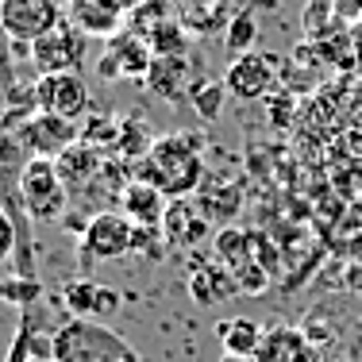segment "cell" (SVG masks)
Segmentation results:
<instances>
[{
    "instance_id": "10",
    "label": "cell",
    "mask_w": 362,
    "mask_h": 362,
    "mask_svg": "<svg viewBox=\"0 0 362 362\" xmlns=\"http://www.w3.org/2000/svg\"><path fill=\"white\" fill-rule=\"evenodd\" d=\"M23 139H28L31 154L58 158L66 146H74L81 139V124H74L66 116H54V112H35L31 119H23Z\"/></svg>"
},
{
    "instance_id": "8",
    "label": "cell",
    "mask_w": 362,
    "mask_h": 362,
    "mask_svg": "<svg viewBox=\"0 0 362 362\" xmlns=\"http://www.w3.org/2000/svg\"><path fill=\"white\" fill-rule=\"evenodd\" d=\"M35 100L39 112H54L77 124L89 112V85L81 74H42L35 81Z\"/></svg>"
},
{
    "instance_id": "15",
    "label": "cell",
    "mask_w": 362,
    "mask_h": 362,
    "mask_svg": "<svg viewBox=\"0 0 362 362\" xmlns=\"http://www.w3.org/2000/svg\"><path fill=\"white\" fill-rule=\"evenodd\" d=\"M189 54L181 58H154L151 74H146V89L162 100H181L189 97Z\"/></svg>"
},
{
    "instance_id": "3",
    "label": "cell",
    "mask_w": 362,
    "mask_h": 362,
    "mask_svg": "<svg viewBox=\"0 0 362 362\" xmlns=\"http://www.w3.org/2000/svg\"><path fill=\"white\" fill-rule=\"evenodd\" d=\"M20 197H23V212L31 223H54L62 220L66 204H70V189H66L62 174H58L54 158H31L20 181Z\"/></svg>"
},
{
    "instance_id": "23",
    "label": "cell",
    "mask_w": 362,
    "mask_h": 362,
    "mask_svg": "<svg viewBox=\"0 0 362 362\" xmlns=\"http://www.w3.org/2000/svg\"><path fill=\"white\" fill-rule=\"evenodd\" d=\"M119 116H89L81 124V143L89 146H100V151H116V139H119Z\"/></svg>"
},
{
    "instance_id": "19",
    "label": "cell",
    "mask_w": 362,
    "mask_h": 362,
    "mask_svg": "<svg viewBox=\"0 0 362 362\" xmlns=\"http://www.w3.org/2000/svg\"><path fill=\"white\" fill-rule=\"evenodd\" d=\"M146 42H151L154 58H181L189 54V28L181 20H166L146 35Z\"/></svg>"
},
{
    "instance_id": "5",
    "label": "cell",
    "mask_w": 362,
    "mask_h": 362,
    "mask_svg": "<svg viewBox=\"0 0 362 362\" xmlns=\"http://www.w3.org/2000/svg\"><path fill=\"white\" fill-rule=\"evenodd\" d=\"M85 31L81 28H74L70 20H62L54 31H47L42 39L31 42V50H28V58H31V66L42 74H81V66H85Z\"/></svg>"
},
{
    "instance_id": "20",
    "label": "cell",
    "mask_w": 362,
    "mask_h": 362,
    "mask_svg": "<svg viewBox=\"0 0 362 362\" xmlns=\"http://www.w3.org/2000/svg\"><path fill=\"white\" fill-rule=\"evenodd\" d=\"M166 20H174V8H170V0H139V4L127 8V23H124V28L146 39L154 28H158V23H166Z\"/></svg>"
},
{
    "instance_id": "36",
    "label": "cell",
    "mask_w": 362,
    "mask_h": 362,
    "mask_svg": "<svg viewBox=\"0 0 362 362\" xmlns=\"http://www.w3.org/2000/svg\"><path fill=\"white\" fill-rule=\"evenodd\" d=\"M54 4H62V8H66V4H70V0H54Z\"/></svg>"
},
{
    "instance_id": "37",
    "label": "cell",
    "mask_w": 362,
    "mask_h": 362,
    "mask_svg": "<svg viewBox=\"0 0 362 362\" xmlns=\"http://www.w3.org/2000/svg\"><path fill=\"white\" fill-rule=\"evenodd\" d=\"M127 4H139V0H127Z\"/></svg>"
},
{
    "instance_id": "12",
    "label": "cell",
    "mask_w": 362,
    "mask_h": 362,
    "mask_svg": "<svg viewBox=\"0 0 362 362\" xmlns=\"http://www.w3.org/2000/svg\"><path fill=\"white\" fill-rule=\"evenodd\" d=\"M204 235H209V212L197 209L189 197L170 201L166 216H162V243H170V247H197Z\"/></svg>"
},
{
    "instance_id": "35",
    "label": "cell",
    "mask_w": 362,
    "mask_h": 362,
    "mask_svg": "<svg viewBox=\"0 0 362 362\" xmlns=\"http://www.w3.org/2000/svg\"><path fill=\"white\" fill-rule=\"evenodd\" d=\"M31 362H58V358H31Z\"/></svg>"
},
{
    "instance_id": "14",
    "label": "cell",
    "mask_w": 362,
    "mask_h": 362,
    "mask_svg": "<svg viewBox=\"0 0 362 362\" xmlns=\"http://www.w3.org/2000/svg\"><path fill=\"white\" fill-rule=\"evenodd\" d=\"M255 362H316L313 339L300 327H270L262 335V347L255 351Z\"/></svg>"
},
{
    "instance_id": "1",
    "label": "cell",
    "mask_w": 362,
    "mask_h": 362,
    "mask_svg": "<svg viewBox=\"0 0 362 362\" xmlns=\"http://www.w3.org/2000/svg\"><path fill=\"white\" fill-rule=\"evenodd\" d=\"M204 143L201 135L193 132H174V135H158L154 146L135 162V177L158 185L170 201L177 197H193L201 189V177H204V158H201Z\"/></svg>"
},
{
    "instance_id": "11",
    "label": "cell",
    "mask_w": 362,
    "mask_h": 362,
    "mask_svg": "<svg viewBox=\"0 0 362 362\" xmlns=\"http://www.w3.org/2000/svg\"><path fill=\"white\" fill-rule=\"evenodd\" d=\"M127 0H70L66 4V20L74 28H81L85 35L112 39L116 31H124L127 23Z\"/></svg>"
},
{
    "instance_id": "9",
    "label": "cell",
    "mask_w": 362,
    "mask_h": 362,
    "mask_svg": "<svg viewBox=\"0 0 362 362\" xmlns=\"http://www.w3.org/2000/svg\"><path fill=\"white\" fill-rule=\"evenodd\" d=\"M223 85H228L231 97L239 100H266L278 85V74H274V54H247L231 58L228 74H223Z\"/></svg>"
},
{
    "instance_id": "30",
    "label": "cell",
    "mask_w": 362,
    "mask_h": 362,
    "mask_svg": "<svg viewBox=\"0 0 362 362\" xmlns=\"http://www.w3.org/2000/svg\"><path fill=\"white\" fill-rule=\"evenodd\" d=\"M335 16L343 23H362V0H335Z\"/></svg>"
},
{
    "instance_id": "31",
    "label": "cell",
    "mask_w": 362,
    "mask_h": 362,
    "mask_svg": "<svg viewBox=\"0 0 362 362\" xmlns=\"http://www.w3.org/2000/svg\"><path fill=\"white\" fill-rule=\"evenodd\" d=\"M351 289H358L362 286V266H355V270H351V281H347Z\"/></svg>"
},
{
    "instance_id": "33",
    "label": "cell",
    "mask_w": 362,
    "mask_h": 362,
    "mask_svg": "<svg viewBox=\"0 0 362 362\" xmlns=\"http://www.w3.org/2000/svg\"><path fill=\"white\" fill-rule=\"evenodd\" d=\"M220 362H255V358H243V355H223Z\"/></svg>"
},
{
    "instance_id": "18",
    "label": "cell",
    "mask_w": 362,
    "mask_h": 362,
    "mask_svg": "<svg viewBox=\"0 0 362 362\" xmlns=\"http://www.w3.org/2000/svg\"><path fill=\"white\" fill-rule=\"evenodd\" d=\"M223 100H228V85L223 77H201L189 85V105H193L201 124H216L223 116Z\"/></svg>"
},
{
    "instance_id": "28",
    "label": "cell",
    "mask_w": 362,
    "mask_h": 362,
    "mask_svg": "<svg viewBox=\"0 0 362 362\" xmlns=\"http://www.w3.org/2000/svg\"><path fill=\"white\" fill-rule=\"evenodd\" d=\"M112 313H119V293L108 289V286H100V293H97V313H93V320H105V316H112Z\"/></svg>"
},
{
    "instance_id": "7",
    "label": "cell",
    "mask_w": 362,
    "mask_h": 362,
    "mask_svg": "<svg viewBox=\"0 0 362 362\" xmlns=\"http://www.w3.org/2000/svg\"><path fill=\"white\" fill-rule=\"evenodd\" d=\"M151 62H154L151 42L124 28L108 39L105 54H100V62H97V77H105V81H119V77H127V81H146Z\"/></svg>"
},
{
    "instance_id": "21",
    "label": "cell",
    "mask_w": 362,
    "mask_h": 362,
    "mask_svg": "<svg viewBox=\"0 0 362 362\" xmlns=\"http://www.w3.org/2000/svg\"><path fill=\"white\" fill-rule=\"evenodd\" d=\"M251 247H255V243H247L243 231L223 228L220 235H216V258H220V266H228L231 274L247 270V266H251Z\"/></svg>"
},
{
    "instance_id": "38",
    "label": "cell",
    "mask_w": 362,
    "mask_h": 362,
    "mask_svg": "<svg viewBox=\"0 0 362 362\" xmlns=\"http://www.w3.org/2000/svg\"><path fill=\"white\" fill-rule=\"evenodd\" d=\"M0 4H4V0H0Z\"/></svg>"
},
{
    "instance_id": "27",
    "label": "cell",
    "mask_w": 362,
    "mask_h": 362,
    "mask_svg": "<svg viewBox=\"0 0 362 362\" xmlns=\"http://www.w3.org/2000/svg\"><path fill=\"white\" fill-rule=\"evenodd\" d=\"M16 251H20V228H16V220L0 209V266H4L8 258H16Z\"/></svg>"
},
{
    "instance_id": "26",
    "label": "cell",
    "mask_w": 362,
    "mask_h": 362,
    "mask_svg": "<svg viewBox=\"0 0 362 362\" xmlns=\"http://www.w3.org/2000/svg\"><path fill=\"white\" fill-rule=\"evenodd\" d=\"M332 20H335V0H308V8H305V31H308V39H316Z\"/></svg>"
},
{
    "instance_id": "34",
    "label": "cell",
    "mask_w": 362,
    "mask_h": 362,
    "mask_svg": "<svg viewBox=\"0 0 362 362\" xmlns=\"http://www.w3.org/2000/svg\"><path fill=\"white\" fill-rule=\"evenodd\" d=\"M255 4H262V8H278L281 0H255Z\"/></svg>"
},
{
    "instance_id": "32",
    "label": "cell",
    "mask_w": 362,
    "mask_h": 362,
    "mask_svg": "<svg viewBox=\"0 0 362 362\" xmlns=\"http://www.w3.org/2000/svg\"><path fill=\"white\" fill-rule=\"evenodd\" d=\"M185 8H204V4H216V0H181Z\"/></svg>"
},
{
    "instance_id": "22",
    "label": "cell",
    "mask_w": 362,
    "mask_h": 362,
    "mask_svg": "<svg viewBox=\"0 0 362 362\" xmlns=\"http://www.w3.org/2000/svg\"><path fill=\"white\" fill-rule=\"evenodd\" d=\"M255 39H258L255 12H239V16H231V23L223 28V42H228V54H231V58L247 54V50L255 47Z\"/></svg>"
},
{
    "instance_id": "13",
    "label": "cell",
    "mask_w": 362,
    "mask_h": 362,
    "mask_svg": "<svg viewBox=\"0 0 362 362\" xmlns=\"http://www.w3.org/2000/svg\"><path fill=\"white\" fill-rule=\"evenodd\" d=\"M166 209H170V197L143 177H132L124 189V197H119V212L132 223H139V228H162Z\"/></svg>"
},
{
    "instance_id": "25",
    "label": "cell",
    "mask_w": 362,
    "mask_h": 362,
    "mask_svg": "<svg viewBox=\"0 0 362 362\" xmlns=\"http://www.w3.org/2000/svg\"><path fill=\"white\" fill-rule=\"evenodd\" d=\"M39 297H42L39 278H12V281H0V300H8V305L31 308V305H39Z\"/></svg>"
},
{
    "instance_id": "4",
    "label": "cell",
    "mask_w": 362,
    "mask_h": 362,
    "mask_svg": "<svg viewBox=\"0 0 362 362\" xmlns=\"http://www.w3.org/2000/svg\"><path fill=\"white\" fill-rule=\"evenodd\" d=\"M62 23V4L54 0H4L0 4V31L8 35L12 50H31V42L42 39Z\"/></svg>"
},
{
    "instance_id": "16",
    "label": "cell",
    "mask_w": 362,
    "mask_h": 362,
    "mask_svg": "<svg viewBox=\"0 0 362 362\" xmlns=\"http://www.w3.org/2000/svg\"><path fill=\"white\" fill-rule=\"evenodd\" d=\"M235 289H239V278L228 270V266H201V270L189 278V293H193V300L204 305V308L228 300Z\"/></svg>"
},
{
    "instance_id": "29",
    "label": "cell",
    "mask_w": 362,
    "mask_h": 362,
    "mask_svg": "<svg viewBox=\"0 0 362 362\" xmlns=\"http://www.w3.org/2000/svg\"><path fill=\"white\" fill-rule=\"evenodd\" d=\"M266 105L274 108V124H278V127L289 124V112H293V100H289V97H281V93H270V97H266Z\"/></svg>"
},
{
    "instance_id": "2",
    "label": "cell",
    "mask_w": 362,
    "mask_h": 362,
    "mask_svg": "<svg viewBox=\"0 0 362 362\" xmlns=\"http://www.w3.org/2000/svg\"><path fill=\"white\" fill-rule=\"evenodd\" d=\"M54 358L58 362H143V355L116 335L105 320L74 316L54 327Z\"/></svg>"
},
{
    "instance_id": "6",
    "label": "cell",
    "mask_w": 362,
    "mask_h": 362,
    "mask_svg": "<svg viewBox=\"0 0 362 362\" xmlns=\"http://www.w3.org/2000/svg\"><path fill=\"white\" fill-rule=\"evenodd\" d=\"M132 239H135V223L127 220L119 209H108V212L89 216V223H85V231H81V258H85V266L132 255Z\"/></svg>"
},
{
    "instance_id": "17",
    "label": "cell",
    "mask_w": 362,
    "mask_h": 362,
    "mask_svg": "<svg viewBox=\"0 0 362 362\" xmlns=\"http://www.w3.org/2000/svg\"><path fill=\"white\" fill-rule=\"evenodd\" d=\"M216 335L223 343V355H243V358H255V351L262 347V335L266 327L247 320V316H235V320H223L216 324Z\"/></svg>"
},
{
    "instance_id": "24",
    "label": "cell",
    "mask_w": 362,
    "mask_h": 362,
    "mask_svg": "<svg viewBox=\"0 0 362 362\" xmlns=\"http://www.w3.org/2000/svg\"><path fill=\"white\" fill-rule=\"evenodd\" d=\"M97 293H100L97 281L77 278V281H70V286H66L62 300H66V308H70L74 316H93V313H97Z\"/></svg>"
}]
</instances>
